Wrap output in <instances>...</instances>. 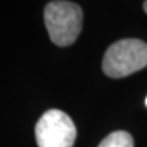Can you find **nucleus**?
I'll return each instance as SVG.
<instances>
[{"instance_id": "20e7f679", "label": "nucleus", "mask_w": 147, "mask_h": 147, "mask_svg": "<svg viewBox=\"0 0 147 147\" xmlns=\"http://www.w3.org/2000/svg\"><path fill=\"white\" fill-rule=\"evenodd\" d=\"M98 147H134V140L126 131H114L104 137Z\"/></svg>"}, {"instance_id": "f257e3e1", "label": "nucleus", "mask_w": 147, "mask_h": 147, "mask_svg": "<svg viewBox=\"0 0 147 147\" xmlns=\"http://www.w3.org/2000/svg\"><path fill=\"white\" fill-rule=\"evenodd\" d=\"M81 7L75 3L55 0L44 9V22L52 42L59 47L71 45L82 28Z\"/></svg>"}, {"instance_id": "7ed1b4c3", "label": "nucleus", "mask_w": 147, "mask_h": 147, "mask_svg": "<svg viewBox=\"0 0 147 147\" xmlns=\"http://www.w3.org/2000/svg\"><path fill=\"white\" fill-rule=\"evenodd\" d=\"M38 147H72L76 140V126L66 113L59 109L45 112L36 124Z\"/></svg>"}, {"instance_id": "f03ea898", "label": "nucleus", "mask_w": 147, "mask_h": 147, "mask_svg": "<svg viewBox=\"0 0 147 147\" xmlns=\"http://www.w3.org/2000/svg\"><path fill=\"white\" fill-rule=\"evenodd\" d=\"M147 66V44L136 38L113 43L107 49L102 63L104 74L112 79H121Z\"/></svg>"}, {"instance_id": "423d86ee", "label": "nucleus", "mask_w": 147, "mask_h": 147, "mask_svg": "<svg viewBox=\"0 0 147 147\" xmlns=\"http://www.w3.org/2000/svg\"><path fill=\"white\" fill-rule=\"evenodd\" d=\"M145 102H146V105H147V98H146V100H145Z\"/></svg>"}, {"instance_id": "39448f33", "label": "nucleus", "mask_w": 147, "mask_h": 147, "mask_svg": "<svg viewBox=\"0 0 147 147\" xmlns=\"http://www.w3.org/2000/svg\"><path fill=\"white\" fill-rule=\"evenodd\" d=\"M144 10H145V11H146V13H147V0L144 3Z\"/></svg>"}]
</instances>
